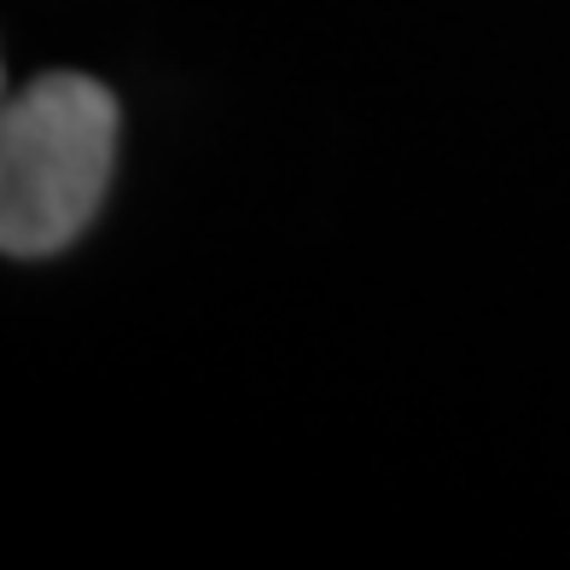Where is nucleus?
I'll list each match as a JSON object with an SVG mask.
<instances>
[{
	"label": "nucleus",
	"instance_id": "f257e3e1",
	"mask_svg": "<svg viewBox=\"0 0 570 570\" xmlns=\"http://www.w3.org/2000/svg\"><path fill=\"white\" fill-rule=\"evenodd\" d=\"M117 158V99L76 70H53L0 117V250L18 263L65 250L106 198Z\"/></svg>",
	"mask_w": 570,
	"mask_h": 570
}]
</instances>
